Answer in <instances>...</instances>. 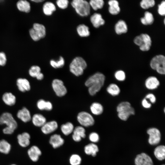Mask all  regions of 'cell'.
I'll return each instance as SVG.
<instances>
[{
  "label": "cell",
  "instance_id": "obj_45",
  "mask_svg": "<svg viewBox=\"0 0 165 165\" xmlns=\"http://www.w3.org/2000/svg\"><path fill=\"white\" fill-rule=\"evenodd\" d=\"M89 138L90 140L93 143L97 142L99 139L98 134L95 132L91 133L89 134Z\"/></svg>",
  "mask_w": 165,
  "mask_h": 165
},
{
  "label": "cell",
  "instance_id": "obj_35",
  "mask_svg": "<svg viewBox=\"0 0 165 165\" xmlns=\"http://www.w3.org/2000/svg\"><path fill=\"white\" fill-rule=\"evenodd\" d=\"M90 109L93 114L96 115H98L102 113L103 108L102 105L100 103L94 102L90 106Z\"/></svg>",
  "mask_w": 165,
  "mask_h": 165
},
{
  "label": "cell",
  "instance_id": "obj_38",
  "mask_svg": "<svg viewBox=\"0 0 165 165\" xmlns=\"http://www.w3.org/2000/svg\"><path fill=\"white\" fill-rule=\"evenodd\" d=\"M90 7L94 10L102 8L104 4L103 0H91L89 2Z\"/></svg>",
  "mask_w": 165,
  "mask_h": 165
},
{
  "label": "cell",
  "instance_id": "obj_19",
  "mask_svg": "<svg viewBox=\"0 0 165 165\" xmlns=\"http://www.w3.org/2000/svg\"><path fill=\"white\" fill-rule=\"evenodd\" d=\"M16 85L19 90L22 92L28 91L31 89L29 81L25 78H18L16 80Z\"/></svg>",
  "mask_w": 165,
  "mask_h": 165
},
{
  "label": "cell",
  "instance_id": "obj_24",
  "mask_svg": "<svg viewBox=\"0 0 165 165\" xmlns=\"http://www.w3.org/2000/svg\"><path fill=\"white\" fill-rule=\"evenodd\" d=\"M115 30L118 35L126 33L128 30L127 25L124 20H119L115 24Z\"/></svg>",
  "mask_w": 165,
  "mask_h": 165
},
{
  "label": "cell",
  "instance_id": "obj_12",
  "mask_svg": "<svg viewBox=\"0 0 165 165\" xmlns=\"http://www.w3.org/2000/svg\"><path fill=\"white\" fill-rule=\"evenodd\" d=\"M135 165H153L150 157L144 153L137 156L135 159Z\"/></svg>",
  "mask_w": 165,
  "mask_h": 165
},
{
  "label": "cell",
  "instance_id": "obj_21",
  "mask_svg": "<svg viewBox=\"0 0 165 165\" xmlns=\"http://www.w3.org/2000/svg\"><path fill=\"white\" fill-rule=\"evenodd\" d=\"M145 84L147 88L152 90L158 87L160 85V82L157 78L151 76L147 78L146 80Z\"/></svg>",
  "mask_w": 165,
  "mask_h": 165
},
{
  "label": "cell",
  "instance_id": "obj_7",
  "mask_svg": "<svg viewBox=\"0 0 165 165\" xmlns=\"http://www.w3.org/2000/svg\"><path fill=\"white\" fill-rule=\"evenodd\" d=\"M29 34L32 39L37 41L44 38L46 35L45 27L42 24L35 23L29 30Z\"/></svg>",
  "mask_w": 165,
  "mask_h": 165
},
{
  "label": "cell",
  "instance_id": "obj_31",
  "mask_svg": "<svg viewBox=\"0 0 165 165\" xmlns=\"http://www.w3.org/2000/svg\"><path fill=\"white\" fill-rule=\"evenodd\" d=\"M38 108L40 110H51L53 108L52 103L49 101H46L43 99L39 100L37 103Z\"/></svg>",
  "mask_w": 165,
  "mask_h": 165
},
{
  "label": "cell",
  "instance_id": "obj_1",
  "mask_svg": "<svg viewBox=\"0 0 165 165\" xmlns=\"http://www.w3.org/2000/svg\"><path fill=\"white\" fill-rule=\"evenodd\" d=\"M105 80L104 74L97 72L90 76L86 81L85 86L88 87V91L92 96L95 95L103 86Z\"/></svg>",
  "mask_w": 165,
  "mask_h": 165
},
{
  "label": "cell",
  "instance_id": "obj_16",
  "mask_svg": "<svg viewBox=\"0 0 165 165\" xmlns=\"http://www.w3.org/2000/svg\"><path fill=\"white\" fill-rule=\"evenodd\" d=\"M85 130L82 126H79L76 127L73 131L72 138L76 142H79L82 138L86 137Z\"/></svg>",
  "mask_w": 165,
  "mask_h": 165
},
{
  "label": "cell",
  "instance_id": "obj_26",
  "mask_svg": "<svg viewBox=\"0 0 165 165\" xmlns=\"http://www.w3.org/2000/svg\"><path fill=\"white\" fill-rule=\"evenodd\" d=\"M2 99L3 102L9 106H13L16 102L15 96L11 93H5L2 95Z\"/></svg>",
  "mask_w": 165,
  "mask_h": 165
},
{
  "label": "cell",
  "instance_id": "obj_42",
  "mask_svg": "<svg viewBox=\"0 0 165 165\" xmlns=\"http://www.w3.org/2000/svg\"><path fill=\"white\" fill-rule=\"evenodd\" d=\"M116 79L119 81H123L126 78V75L124 72L122 70L117 71L115 74Z\"/></svg>",
  "mask_w": 165,
  "mask_h": 165
},
{
  "label": "cell",
  "instance_id": "obj_47",
  "mask_svg": "<svg viewBox=\"0 0 165 165\" xmlns=\"http://www.w3.org/2000/svg\"><path fill=\"white\" fill-rule=\"evenodd\" d=\"M145 98L146 99H149L151 103H155L156 100V97L155 95L151 93L147 94Z\"/></svg>",
  "mask_w": 165,
  "mask_h": 165
},
{
  "label": "cell",
  "instance_id": "obj_22",
  "mask_svg": "<svg viewBox=\"0 0 165 165\" xmlns=\"http://www.w3.org/2000/svg\"><path fill=\"white\" fill-rule=\"evenodd\" d=\"M41 68L38 66H32L29 70V73L32 77H36L38 80H42L44 78V75L41 72Z\"/></svg>",
  "mask_w": 165,
  "mask_h": 165
},
{
  "label": "cell",
  "instance_id": "obj_28",
  "mask_svg": "<svg viewBox=\"0 0 165 165\" xmlns=\"http://www.w3.org/2000/svg\"><path fill=\"white\" fill-rule=\"evenodd\" d=\"M43 11L44 14L47 16H50L56 10L54 4L50 2H46L43 6Z\"/></svg>",
  "mask_w": 165,
  "mask_h": 165
},
{
  "label": "cell",
  "instance_id": "obj_30",
  "mask_svg": "<svg viewBox=\"0 0 165 165\" xmlns=\"http://www.w3.org/2000/svg\"><path fill=\"white\" fill-rule=\"evenodd\" d=\"M16 6L18 9L20 11L28 13L30 11V4L26 0L19 1L16 3Z\"/></svg>",
  "mask_w": 165,
  "mask_h": 165
},
{
  "label": "cell",
  "instance_id": "obj_46",
  "mask_svg": "<svg viewBox=\"0 0 165 165\" xmlns=\"http://www.w3.org/2000/svg\"><path fill=\"white\" fill-rule=\"evenodd\" d=\"M6 62V57L5 54L4 52H0V66H4Z\"/></svg>",
  "mask_w": 165,
  "mask_h": 165
},
{
  "label": "cell",
  "instance_id": "obj_49",
  "mask_svg": "<svg viewBox=\"0 0 165 165\" xmlns=\"http://www.w3.org/2000/svg\"><path fill=\"white\" fill-rule=\"evenodd\" d=\"M32 1L34 2L37 3H39L42 2L44 1V0H31Z\"/></svg>",
  "mask_w": 165,
  "mask_h": 165
},
{
  "label": "cell",
  "instance_id": "obj_17",
  "mask_svg": "<svg viewBox=\"0 0 165 165\" xmlns=\"http://www.w3.org/2000/svg\"><path fill=\"white\" fill-rule=\"evenodd\" d=\"M90 20L93 26L96 28L104 25L105 23L101 14L97 13L93 14L90 16Z\"/></svg>",
  "mask_w": 165,
  "mask_h": 165
},
{
  "label": "cell",
  "instance_id": "obj_20",
  "mask_svg": "<svg viewBox=\"0 0 165 165\" xmlns=\"http://www.w3.org/2000/svg\"><path fill=\"white\" fill-rule=\"evenodd\" d=\"M64 140L59 134H55L52 135L50 139L49 143L53 148H58L64 143Z\"/></svg>",
  "mask_w": 165,
  "mask_h": 165
},
{
  "label": "cell",
  "instance_id": "obj_37",
  "mask_svg": "<svg viewBox=\"0 0 165 165\" xmlns=\"http://www.w3.org/2000/svg\"><path fill=\"white\" fill-rule=\"evenodd\" d=\"M107 91L110 94L114 96L119 94L120 92V89L116 84L112 83L107 87Z\"/></svg>",
  "mask_w": 165,
  "mask_h": 165
},
{
  "label": "cell",
  "instance_id": "obj_14",
  "mask_svg": "<svg viewBox=\"0 0 165 165\" xmlns=\"http://www.w3.org/2000/svg\"><path fill=\"white\" fill-rule=\"evenodd\" d=\"M30 159L34 162L37 161L39 157L42 154V152L39 148L36 145L32 146L27 152Z\"/></svg>",
  "mask_w": 165,
  "mask_h": 165
},
{
  "label": "cell",
  "instance_id": "obj_50",
  "mask_svg": "<svg viewBox=\"0 0 165 165\" xmlns=\"http://www.w3.org/2000/svg\"><path fill=\"white\" fill-rule=\"evenodd\" d=\"M16 165L14 164H12V165Z\"/></svg>",
  "mask_w": 165,
  "mask_h": 165
},
{
  "label": "cell",
  "instance_id": "obj_51",
  "mask_svg": "<svg viewBox=\"0 0 165 165\" xmlns=\"http://www.w3.org/2000/svg\"><path fill=\"white\" fill-rule=\"evenodd\" d=\"M162 165H165L164 164Z\"/></svg>",
  "mask_w": 165,
  "mask_h": 165
},
{
  "label": "cell",
  "instance_id": "obj_27",
  "mask_svg": "<svg viewBox=\"0 0 165 165\" xmlns=\"http://www.w3.org/2000/svg\"><path fill=\"white\" fill-rule=\"evenodd\" d=\"M85 153L88 155H91L93 156H95L97 153L99 151L97 146L94 143H91L86 145L84 148Z\"/></svg>",
  "mask_w": 165,
  "mask_h": 165
},
{
  "label": "cell",
  "instance_id": "obj_29",
  "mask_svg": "<svg viewBox=\"0 0 165 165\" xmlns=\"http://www.w3.org/2000/svg\"><path fill=\"white\" fill-rule=\"evenodd\" d=\"M76 30L78 35L81 37H87L90 34L89 27L84 24L79 25Z\"/></svg>",
  "mask_w": 165,
  "mask_h": 165
},
{
  "label": "cell",
  "instance_id": "obj_18",
  "mask_svg": "<svg viewBox=\"0 0 165 165\" xmlns=\"http://www.w3.org/2000/svg\"><path fill=\"white\" fill-rule=\"evenodd\" d=\"M17 118L24 123L30 121L31 119L30 112L26 107H23L20 110L17 114Z\"/></svg>",
  "mask_w": 165,
  "mask_h": 165
},
{
  "label": "cell",
  "instance_id": "obj_36",
  "mask_svg": "<svg viewBox=\"0 0 165 165\" xmlns=\"http://www.w3.org/2000/svg\"><path fill=\"white\" fill-rule=\"evenodd\" d=\"M61 128L63 134L67 136L73 132L74 129V127L72 123L68 122L65 124H62Z\"/></svg>",
  "mask_w": 165,
  "mask_h": 165
},
{
  "label": "cell",
  "instance_id": "obj_4",
  "mask_svg": "<svg viewBox=\"0 0 165 165\" xmlns=\"http://www.w3.org/2000/svg\"><path fill=\"white\" fill-rule=\"evenodd\" d=\"M76 13L81 16H86L90 13V7L89 2L84 0H74L71 2Z\"/></svg>",
  "mask_w": 165,
  "mask_h": 165
},
{
  "label": "cell",
  "instance_id": "obj_48",
  "mask_svg": "<svg viewBox=\"0 0 165 165\" xmlns=\"http://www.w3.org/2000/svg\"><path fill=\"white\" fill-rule=\"evenodd\" d=\"M141 104L143 107L146 108H150L151 106V104L148 102L145 98L142 100Z\"/></svg>",
  "mask_w": 165,
  "mask_h": 165
},
{
  "label": "cell",
  "instance_id": "obj_11",
  "mask_svg": "<svg viewBox=\"0 0 165 165\" xmlns=\"http://www.w3.org/2000/svg\"><path fill=\"white\" fill-rule=\"evenodd\" d=\"M149 135V143L151 145H156L159 143L161 139V134L159 130L155 128L149 129L147 131Z\"/></svg>",
  "mask_w": 165,
  "mask_h": 165
},
{
  "label": "cell",
  "instance_id": "obj_2",
  "mask_svg": "<svg viewBox=\"0 0 165 165\" xmlns=\"http://www.w3.org/2000/svg\"><path fill=\"white\" fill-rule=\"evenodd\" d=\"M119 118L123 121H126L129 117L135 114V110L130 104L127 101L119 104L116 108Z\"/></svg>",
  "mask_w": 165,
  "mask_h": 165
},
{
  "label": "cell",
  "instance_id": "obj_10",
  "mask_svg": "<svg viewBox=\"0 0 165 165\" xmlns=\"http://www.w3.org/2000/svg\"><path fill=\"white\" fill-rule=\"evenodd\" d=\"M52 86L56 95L58 97L63 96L67 93V90L63 82L60 79H54L52 82Z\"/></svg>",
  "mask_w": 165,
  "mask_h": 165
},
{
  "label": "cell",
  "instance_id": "obj_25",
  "mask_svg": "<svg viewBox=\"0 0 165 165\" xmlns=\"http://www.w3.org/2000/svg\"><path fill=\"white\" fill-rule=\"evenodd\" d=\"M108 4L109 5L108 11L111 14L116 15L119 13L120 9L118 1L116 0H110L108 1Z\"/></svg>",
  "mask_w": 165,
  "mask_h": 165
},
{
  "label": "cell",
  "instance_id": "obj_39",
  "mask_svg": "<svg viewBox=\"0 0 165 165\" xmlns=\"http://www.w3.org/2000/svg\"><path fill=\"white\" fill-rule=\"evenodd\" d=\"M50 65L55 68H61L64 66L65 64V61L63 57L61 56L59 57L58 61L51 60L50 61Z\"/></svg>",
  "mask_w": 165,
  "mask_h": 165
},
{
  "label": "cell",
  "instance_id": "obj_15",
  "mask_svg": "<svg viewBox=\"0 0 165 165\" xmlns=\"http://www.w3.org/2000/svg\"><path fill=\"white\" fill-rule=\"evenodd\" d=\"M18 142L19 145L23 148L29 146L30 143L31 136L28 132H24L18 135L17 137Z\"/></svg>",
  "mask_w": 165,
  "mask_h": 165
},
{
  "label": "cell",
  "instance_id": "obj_23",
  "mask_svg": "<svg viewBox=\"0 0 165 165\" xmlns=\"http://www.w3.org/2000/svg\"><path fill=\"white\" fill-rule=\"evenodd\" d=\"M31 120L34 125L37 127H41L46 122L45 117L40 114H34Z\"/></svg>",
  "mask_w": 165,
  "mask_h": 165
},
{
  "label": "cell",
  "instance_id": "obj_8",
  "mask_svg": "<svg viewBox=\"0 0 165 165\" xmlns=\"http://www.w3.org/2000/svg\"><path fill=\"white\" fill-rule=\"evenodd\" d=\"M5 124L6 127L14 131L17 127V124L12 115L9 112H5L0 116V124Z\"/></svg>",
  "mask_w": 165,
  "mask_h": 165
},
{
  "label": "cell",
  "instance_id": "obj_40",
  "mask_svg": "<svg viewBox=\"0 0 165 165\" xmlns=\"http://www.w3.org/2000/svg\"><path fill=\"white\" fill-rule=\"evenodd\" d=\"M81 161L80 156L76 154L72 155L69 159V162L71 165H79Z\"/></svg>",
  "mask_w": 165,
  "mask_h": 165
},
{
  "label": "cell",
  "instance_id": "obj_44",
  "mask_svg": "<svg viewBox=\"0 0 165 165\" xmlns=\"http://www.w3.org/2000/svg\"><path fill=\"white\" fill-rule=\"evenodd\" d=\"M158 11L159 14L162 16H164L165 15V1H163L161 3L158 5Z\"/></svg>",
  "mask_w": 165,
  "mask_h": 165
},
{
  "label": "cell",
  "instance_id": "obj_41",
  "mask_svg": "<svg viewBox=\"0 0 165 165\" xmlns=\"http://www.w3.org/2000/svg\"><path fill=\"white\" fill-rule=\"evenodd\" d=\"M154 0H142L140 3L141 7L144 9H147L153 7L155 5Z\"/></svg>",
  "mask_w": 165,
  "mask_h": 165
},
{
  "label": "cell",
  "instance_id": "obj_5",
  "mask_svg": "<svg viewBox=\"0 0 165 165\" xmlns=\"http://www.w3.org/2000/svg\"><path fill=\"white\" fill-rule=\"evenodd\" d=\"M150 66L153 69L161 75L165 74V57L162 55L155 56L151 60Z\"/></svg>",
  "mask_w": 165,
  "mask_h": 165
},
{
  "label": "cell",
  "instance_id": "obj_34",
  "mask_svg": "<svg viewBox=\"0 0 165 165\" xmlns=\"http://www.w3.org/2000/svg\"><path fill=\"white\" fill-rule=\"evenodd\" d=\"M154 18L152 14L148 11H146L144 16L141 19V23L144 25L152 24L153 22Z\"/></svg>",
  "mask_w": 165,
  "mask_h": 165
},
{
  "label": "cell",
  "instance_id": "obj_3",
  "mask_svg": "<svg viewBox=\"0 0 165 165\" xmlns=\"http://www.w3.org/2000/svg\"><path fill=\"white\" fill-rule=\"evenodd\" d=\"M85 61L82 57H76L72 61L69 65L71 72L76 76L82 75L87 67Z\"/></svg>",
  "mask_w": 165,
  "mask_h": 165
},
{
  "label": "cell",
  "instance_id": "obj_13",
  "mask_svg": "<svg viewBox=\"0 0 165 165\" xmlns=\"http://www.w3.org/2000/svg\"><path fill=\"white\" fill-rule=\"evenodd\" d=\"M57 123L55 121L46 122L42 127L41 130L45 134H48L55 131L58 128Z\"/></svg>",
  "mask_w": 165,
  "mask_h": 165
},
{
  "label": "cell",
  "instance_id": "obj_43",
  "mask_svg": "<svg viewBox=\"0 0 165 165\" xmlns=\"http://www.w3.org/2000/svg\"><path fill=\"white\" fill-rule=\"evenodd\" d=\"M56 3L59 8L62 9H65L67 8L69 2L67 0H58Z\"/></svg>",
  "mask_w": 165,
  "mask_h": 165
},
{
  "label": "cell",
  "instance_id": "obj_33",
  "mask_svg": "<svg viewBox=\"0 0 165 165\" xmlns=\"http://www.w3.org/2000/svg\"><path fill=\"white\" fill-rule=\"evenodd\" d=\"M11 148L10 144L5 139L0 140V152L7 154L10 152Z\"/></svg>",
  "mask_w": 165,
  "mask_h": 165
},
{
  "label": "cell",
  "instance_id": "obj_32",
  "mask_svg": "<svg viewBox=\"0 0 165 165\" xmlns=\"http://www.w3.org/2000/svg\"><path fill=\"white\" fill-rule=\"evenodd\" d=\"M154 154L157 159L162 160L165 158V147L164 145H159L157 147L154 151Z\"/></svg>",
  "mask_w": 165,
  "mask_h": 165
},
{
  "label": "cell",
  "instance_id": "obj_9",
  "mask_svg": "<svg viewBox=\"0 0 165 165\" xmlns=\"http://www.w3.org/2000/svg\"><path fill=\"white\" fill-rule=\"evenodd\" d=\"M77 119L78 122L82 126L88 127L93 125L94 120L90 113L85 112H82L78 115Z\"/></svg>",
  "mask_w": 165,
  "mask_h": 165
},
{
  "label": "cell",
  "instance_id": "obj_6",
  "mask_svg": "<svg viewBox=\"0 0 165 165\" xmlns=\"http://www.w3.org/2000/svg\"><path fill=\"white\" fill-rule=\"evenodd\" d=\"M134 42L135 44L139 46L140 50L143 51H148L152 44L151 38L146 34H142L136 36Z\"/></svg>",
  "mask_w": 165,
  "mask_h": 165
}]
</instances>
